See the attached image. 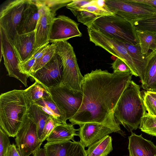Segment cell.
I'll return each instance as SVG.
<instances>
[{
    "label": "cell",
    "instance_id": "cell-1",
    "mask_svg": "<svg viewBox=\"0 0 156 156\" xmlns=\"http://www.w3.org/2000/svg\"><path fill=\"white\" fill-rule=\"evenodd\" d=\"M133 75L131 73H111L100 69L85 74L81 84L82 103L76 113L69 119L71 124H100L124 137L126 134L121 129L114 113Z\"/></svg>",
    "mask_w": 156,
    "mask_h": 156
},
{
    "label": "cell",
    "instance_id": "cell-2",
    "mask_svg": "<svg viewBox=\"0 0 156 156\" xmlns=\"http://www.w3.org/2000/svg\"><path fill=\"white\" fill-rule=\"evenodd\" d=\"M30 101L25 90H14L0 96V128L14 137L28 113Z\"/></svg>",
    "mask_w": 156,
    "mask_h": 156
},
{
    "label": "cell",
    "instance_id": "cell-3",
    "mask_svg": "<svg viewBox=\"0 0 156 156\" xmlns=\"http://www.w3.org/2000/svg\"><path fill=\"white\" fill-rule=\"evenodd\" d=\"M140 87L131 80L122 94L115 108L114 116L129 132L138 128L146 114Z\"/></svg>",
    "mask_w": 156,
    "mask_h": 156
},
{
    "label": "cell",
    "instance_id": "cell-4",
    "mask_svg": "<svg viewBox=\"0 0 156 156\" xmlns=\"http://www.w3.org/2000/svg\"><path fill=\"white\" fill-rule=\"evenodd\" d=\"M52 44L54 45L56 53L60 56L63 65V79L59 86L74 93L82 92L83 76L80 72L73 46L67 41H57Z\"/></svg>",
    "mask_w": 156,
    "mask_h": 156
},
{
    "label": "cell",
    "instance_id": "cell-5",
    "mask_svg": "<svg viewBox=\"0 0 156 156\" xmlns=\"http://www.w3.org/2000/svg\"><path fill=\"white\" fill-rule=\"evenodd\" d=\"M90 28L98 30L108 36L133 45L139 44L134 26L117 15L98 18Z\"/></svg>",
    "mask_w": 156,
    "mask_h": 156
},
{
    "label": "cell",
    "instance_id": "cell-6",
    "mask_svg": "<svg viewBox=\"0 0 156 156\" xmlns=\"http://www.w3.org/2000/svg\"><path fill=\"white\" fill-rule=\"evenodd\" d=\"M105 3L114 14L119 15L133 25L136 22L156 15V9L133 0H105Z\"/></svg>",
    "mask_w": 156,
    "mask_h": 156
},
{
    "label": "cell",
    "instance_id": "cell-7",
    "mask_svg": "<svg viewBox=\"0 0 156 156\" xmlns=\"http://www.w3.org/2000/svg\"><path fill=\"white\" fill-rule=\"evenodd\" d=\"M29 0H9L1 5L0 27L12 44L18 34L17 28Z\"/></svg>",
    "mask_w": 156,
    "mask_h": 156
},
{
    "label": "cell",
    "instance_id": "cell-8",
    "mask_svg": "<svg viewBox=\"0 0 156 156\" xmlns=\"http://www.w3.org/2000/svg\"><path fill=\"white\" fill-rule=\"evenodd\" d=\"M90 41L124 62L130 69L133 75L138 77L130 55L122 41L108 36L98 30L87 28Z\"/></svg>",
    "mask_w": 156,
    "mask_h": 156
},
{
    "label": "cell",
    "instance_id": "cell-9",
    "mask_svg": "<svg viewBox=\"0 0 156 156\" xmlns=\"http://www.w3.org/2000/svg\"><path fill=\"white\" fill-rule=\"evenodd\" d=\"M15 137L16 145L23 156H29L42 143L40 141L35 124L27 114Z\"/></svg>",
    "mask_w": 156,
    "mask_h": 156
},
{
    "label": "cell",
    "instance_id": "cell-10",
    "mask_svg": "<svg viewBox=\"0 0 156 156\" xmlns=\"http://www.w3.org/2000/svg\"><path fill=\"white\" fill-rule=\"evenodd\" d=\"M47 89L54 101L65 115L66 120L73 117L81 105L82 92L74 93L60 86Z\"/></svg>",
    "mask_w": 156,
    "mask_h": 156
},
{
    "label": "cell",
    "instance_id": "cell-11",
    "mask_svg": "<svg viewBox=\"0 0 156 156\" xmlns=\"http://www.w3.org/2000/svg\"><path fill=\"white\" fill-rule=\"evenodd\" d=\"M63 67L56 53L43 67L30 76L47 88L59 86L63 79Z\"/></svg>",
    "mask_w": 156,
    "mask_h": 156
},
{
    "label": "cell",
    "instance_id": "cell-12",
    "mask_svg": "<svg viewBox=\"0 0 156 156\" xmlns=\"http://www.w3.org/2000/svg\"><path fill=\"white\" fill-rule=\"evenodd\" d=\"M1 46L2 49L4 63L9 76L20 80L26 87H27V79L29 76L23 74L20 68V61L3 29L0 27Z\"/></svg>",
    "mask_w": 156,
    "mask_h": 156
},
{
    "label": "cell",
    "instance_id": "cell-13",
    "mask_svg": "<svg viewBox=\"0 0 156 156\" xmlns=\"http://www.w3.org/2000/svg\"><path fill=\"white\" fill-rule=\"evenodd\" d=\"M36 1L40 7V17L35 30V44L33 55L41 47L49 44L51 29L56 15L41 0Z\"/></svg>",
    "mask_w": 156,
    "mask_h": 156
},
{
    "label": "cell",
    "instance_id": "cell-14",
    "mask_svg": "<svg viewBox=\"0 0 156 156\" xmlns=\"http://www.w3.org/2000/svg\"><path fill=\"white\" fill-rule=\"evenodd\" d=\"M82 36L79 24L70 18L63 15L55 17L52 24L49 42L67 41L71 38Z\"/></svg>",
    "mask_w": 156,
    "mask_h": 156
},
{
    "label": "cell",
    "instance_id": "cell-15",
    "mask_svg": "<svg viewBox=\"0 0 156 156\" xmlns=\"http://www.w3.org/2000/svg\"><path fill=\"white\" fill-rule=\"evenodd\" d=\"M80 142L84 147H88L94 143L113 133L107 126L97 123H87L79 125Z\"/></svg>",
    "mask_w": 156,
    "mask_h": 156
},
{
    "label": "cell",
    "instance_id": "cell-16",
    "mask_svg": "<svg viewBox=\"0 0 156 156\" xmlns=\"http://www.w3.org/2000/svg\"><path fill=\"white\" fill-rule=\"evenodd\" d=\"M40 6L36 0H29L27 7L17 27L18 34H27L35 30L40 17Z\"/></svg>",
    "mask_w": 156,
    "mask_h": 156
},
{
    "label": "cell",
    "instance_id": "cell-17",
    "mask_svg": "<svg viewBox=\"0 0 156 156\" xmlns=\"http://www.w3.org/2000/svg\"><path fill=\"white\" fill-rule=\"evenodd\" d=\"M35 35V30L25 34H18L12 44L20 63L27 61L32 56L34 51Z\"/></svg>",
    "mask_w": 156,
    "mask_h": 156
},
{
    "label": "cell",
    "instance_id": "cell-18",
    "mask_svg": "<svg viewBox=\"0 0 156 156\" xmlns=\"http://www.w3.org/2000/svg\"><path fill=\"white\" fill-rule=\"evenodd\" d=\"M131 133L128 136L129 156H156V145L153 142L143 138L142 134Z\"/></svg>",
    "mask_w": 156,
    "mask_h": 156
},
{
    "label": "cell",
    "instance_id": "cell-19",
    "mask_svg": "<svg viewBox=\"0 0 156 156\" xmlns=\"http://www.w3.org/2000/svg\"><path fill=\"white\" fill-rule=\"evenodd\" d=\"M146 65L142 87L147 91L156 92V50L146 55Z\"/></svg>",
    "mask_w": 156,
    "mask_h": 156
},
{
    "label": "cell",
    "instance_id": "cell-20",
    "mask_svg": "<svg viewBox=\"0 0 156 156\" xmlns=\"http://www.w3.org/2000/svg\"><path fill=\"white\" fill-rule=\"evenodd\" d=\"M78 130L72 124H61L53 129L46 140L48 142L74 141V136H77L76 132Z\"/></svg>",
    "mask_w": 156,
    "mask_h": 156
},
{
    "label": "cell",
    "instance_id": "cell-21",
    "mask_svg": "<svg viewBox=\"0 0 156 156\" xmlns=\"http://www.w3.org/2000/svg\"><path fill=\"white\" fill-rule=\"evenodd\" d=\"M122 42L131 55L137 71L138 77L142 83L144 79L146 65V55L142 53L139 44L134 45L127 42Z\"/></svg>",
    "mask_w": 156,
    "mask_h": 156
},
{
    "label": "cell",
    "instance_id": "cell-22",
    "mask_svg": "<svg viewBox=\"0 0 156 156\" xmlns=\"http://www.w3.org/2000/svg\"><path fill=\"white\" fill-rule=\"evenodd\" d=\"M32 103L39 107L44 112L55 118L61 123L67 124L65 115L54 101L51 97L43 98Z\"/></svg>",
    "mask_w": 156,
    "mask_h": 156
},
{
    "label": "cell",
    "instance_id": "cell-23",
    "mask_svg": "<svg viewBox=\"0 0 156 156\" xmlns=\"http://www.w3.org/2000/svg\"><path fill=\"white\" fill-rule=\"evenodd\" d=\"M135 33L143 54H147L150 50H156V32L135 29Z\"/></svg>",
    "mask_w": 156,
    "mask_h": 156
},
{
    "label": "cell",
    "instance_id": "cell-24",
    "mask_svg": "<svg viewBox=\"0 0 156 156\" xmlns=\"http://www.w3.org/2000/svg\"><path fill=\"white\" fill-rule=\"evenodd\" d=\"M112 141V137L107 135L88 147L87 156H107L113 150Z\"/></svg>",
    "mask_w": 156,
    "mask_h": 156
},
{
    "label": "cell",
    "instance_id": "cell-25",
    "mask_svg": "<svg viewBox=\"0 0 156 156\" xmlns=\"http://www.w3.org/2000/svg\"><path fill=\"white\" fill-rule=\"evenodd\" d=\"M27 114L33 120L36 126L40 140L49 115L39 107L31 102L29 105Z\"/></svg>",
    "mask_w": 156,
    "mask_h": 156
},
{
    "label": "cell",
    "instance_id": "cell-26",
    "mask_svg": "<svg viewBox=\"0 0 156 156\" xmlns=\"http://www.w3.org/2000/svg\"><path fill=\"white\" fill-rule=\"evenodd\" d=\"M73 141L47 142L44 146L46 156H66Z\"/></svg>",
    "mask_w": 156,
    "mask_h": 156
},
{
    "label": "cell",
    "instance_id": "cell-27",
    "mask_svg": "<svg viewBox=\"0 0 156 156\" xmlns=\"http://www.w3.org/2000/svg\"><path fill=\"white\" fill-rule=\"evenodd\" d=\"M26 95L30 102L51 97L47 88L37 81L25 90Z\"/></svg>",
    "mask_w": 156,
    "mask_h": 156
},
{
    "label": "cell",
    "instance_id": "cell-28",
    "mask_svg": "<svg viewBox=\"0 0 156 156\" xmlns=\"http://www.w3.org/2000/svg\"><path fill=\"white\" fill-rule=\"evenodd\" d=\"M139 128L145 133L156 137V116L146 112L141 119Z\"/></svg>",
    "mask_w": 156,
    "mask_h": 156
},
{
    "label": "cell",
    "instance_id": "cell-29",
    "mask_svg": "<svg viewBox=\"0 0 156 156\" xmlns=\"http://www.w3.org/2000/svg\"><path fill=\"white\" fill-rule=\"evenodd\" d=\"M55 53L54 45L52 44H50L44 54L36 60L32 69L30 76L45 66L51 59Z\"/></svg>",
    "mask_w": 156,
    "mask_h": 156
},
{
    "label": "cell",
    "instance_id": "cell-30",
    "mask_svg": "<svg viewBox=\"0 0 156 156\" xmlns=\"http://www.w3.org/2000/svg\"><path fill=\"white\" fill-rule=\"evenodd\" d=\"M142 97L147 113L156 116V92L144 91Z\"/></svg>",
    "mask_w": 156,
    "mask_h": 156
},
{
    "label": "cell",
    "instance_id": "cell-31",
    "mask_svg": "<svg viewBox=\"0 0 156 156\" xmlns=\"http://www.w3.org/2000/svg\"><path fill=\"white\" fill-rule=\"evenodd\" d=\"M133 26L136 30L156 32V15L137 22Z\"/></svg>",
    "mask_w": 156,
    "mask_h": 156
},
{
    "label": "cell",
    "instance_id": "cell-32",
    "mask_svg": "<svg viewBox=\"0 0 156 156\" xmlns=\"http://www.w3.org/2000/svg\"><path fill=\"white\" fill-rule=\"evenodd\" d=\"M61 124L55 118L49 115L44 126L40 140V142L42 143L46 139L53 129Z\"/></svg>",
    "mask_w": 156,
    "mask_h": 156
},
{
    "label": "cell",
    "instance_id": "cell-33",
    "mask_svg": "<svg viewBox=\"0 0 156 156\" xmlns=\"http://www.w3.org/2000/svg\"><path fill=\"white\" fill-rule=\"evenodd\" d=\"M66 156H87L85 147L80 141L74 140L73 141Z\"/></svg>",
    "mask_w": 156,
    "mask_h": 156
},
{
    "label": "cell",
    "instance_id": "cell-34",
    "mask_svg": "<svg viewBox=\"0 0 156 156\" xmlns=\"http://www.w3.org/2000/svg\"><path fill=\"white\" fill-rule=\"evenodd\" d=\"M42 2L46 5L54 13H56V11L62 7L66 6L73 0H42Z\"/></svg>",
    "mask_w": 156,
    "mask_h": 156
},
{
    "label": "cell",
    "instance_id": "cell-35",
    "mask_svg": "<svg viewBox=\"0 0 156 156\" xmlns=\"http://www.w3.org/2000/svg\"><path fill=\"white\" fill-rule=\"evenodd\" d=\"M114 73H129L132 72L126 64L122 60L117 58L111 64Z\"/></svg>",
    "mask_w": 156,
    "mask_h": 156
},
{
    "label": "cell",
    "instance_id": "cell-36",
    "mask_svg": "<svg viewBox=\"0 0 156 156\" xmlns=\"http://www.w3.org/2000/svg\"><path fill=\"white\" fill-rule=\"evenodd\" d=\"M10 144L9 136L0 128V156H5L7 148Z\"/></svg>",
    "mask_w": 156,
    "mask_h": 156
},
{
    "label": "cell",
    "instance_id": "cell-37",
    "mask_svg": "<svg viewBox=\"0 0 156 156\" xmlns=\"http://www.w3.org/2000/svg\"><path fill=\"white\" fill-rule=\"evenodd\" d=\"M91 0H73L66 6L67 8L69 9L74 16H76L79 9L82 6L89 3Z\"/></svg>",
    "mask_w": 156,
    "mask_h": 156
},
{
    "label": "cell",
    "instance_id": "cell-38",
    "mask_svg": "<svg viewBox=\"0 0 156 156\" xmlns=\"http://www.w3.org/2000/svg\"><path fill=\"white\" fill-rule=\"evenodd\" d=\"M36 59L34 58H31L27 61L20 64V72L23 74L28 75H30Z\"/></svg>",
    "mask_w": 156,
    "mask_h": 156
},
{
    "label": "cell",
    "instance_id": "cell-39",
    "mask_svg": "<svg viewBox=\"0 0 156 156\" xmlns=\"http://www.w3.org/2000/svg\"><path fill=\"white\" fill-rule=\"evenodd\" d=\"M5 156H23L18 149L16 144H11L8 147Z\"/></svg>",
    "mask_w": 156,
    "mask_h": 156
},
{
    "label": "cell",
    "instance_id": "cell-40",
    "mask_svg": "<svg viewBox=\"0 0 156 156\" xmlns=\"http://www.w3.org/2000/svg\"><path fill=\"white\" fill-rule=\"evenodd\" d=\"M33 156H46L44 148H39L32 154Z\"/></svg>",
    "mask_w": 156,
    "mask_h": 156
}]
</instances>
